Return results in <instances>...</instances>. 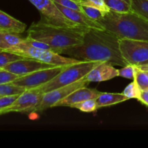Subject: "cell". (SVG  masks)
<instances>
[{"instance_id":"17","label":"cell","mask_w":148,"mask_h":148,"mask_svg":"<svg viewBox=\"0 0 148 148\" xmlns=\"http://www.w3.org/2000/svg\"><path fill=\"white\" fill-rule=\"evenodd\" d=\"M106 4L111 11L116 12H131V0H104Z\"/></svg>"},{"instance_id":"18","label":"cell","mask_w":148,"mask_h":148,"mask_svg":"<svg viewBox=\"0 0 148 148\" xmlns=\"http://www.w3.org/2000/svg\"><path fill=\"white\" fill-rule=\"evenodd\" d=\"M132 11L148 21V0H131Z\"/></svg>"},{"instance_id":"26","label":"cell","mask_w":148,"mask_h":148,"mask_svg":"<svg viewBox=\"0 0 148 148\" xmlns=\"http://www.w3.org/2000/svg\"><path fill=\"white\" fill-rule=\"evenodd\" d=\"M25 41L27 42V43H29L31 46H34V47L38 48V49H43V50H48L51 51H53L55 53H57L61 54V51H62V49H59V48L54 47V46H52L51 45L48 44V43H44V42L39 41V40H33V39H29L26 38Z\"/></svg>"},{"instance_id":"15","label":"cell","mask_w":148,"mask_h":148,"mask_svg":"<svg viewBox=\"0 0 148 148\" xmlns=\"http://www.w3.org/2000/svg\"><path fill=\"white\" fill-rule=\"evenodd\" d=\"M26 27L25 23L0 10V31L21 34Z\"/></svg>"},{"instance_id":"29","label":"cell","mask_w":148,"mask_h":148,"mask_svg":"<svg viewBox=\"0 0 148 148\" xmlns=\"http://www.w3.org/2000/svg\"><path fill=\"white\" fill-rule=\"evenodd\" d=\"M20 77L4 69H0V85L11 83Z\"/></svg>"},{"instance_id":"22","label":"cell","mask_w":148,"mask_h":148,"mask_svg":"<svg viewBox=\"0 0 148 148\" xmlns=\"http://www.w3.org/2000/svg\"><path fill=\"white\" fill-rule=\"evenodd\" d=\"M71 108H77V109H79V111L85 113L94 112V111L98 109L96 99H95V98L86 100V101H82V102L74 104L71 106Z\"/></svg>"},{"instance_id":"9","label":"cell","mask_w":148,"mask_h":148,"mask_svg":"<svg viewBox=\"0 0 148 148\" xmlns=\"http://www.w3.org/2000/svg\"><path fill=\"white\" fill-rule=\"evenodd\" d=\"M66 66H53L47 69H40L25 76L20 77L12 83L24 88L25 90L38 88L47 83L59 73H60Z\"/></svg>"},{"instance_id":"36","label":"cell","mask_w":148,"mask_h":148,"mask_svg":"<svg viewBox=\"0 0 148 148\" xmlns=\"http://www.w3.org/2000/svg\"><path fill=\"white\" fill-rule=\"evenodd\" d=\"M0 97H1V96H0Z\"/></svg>"},{"instance_id":"13","label":"cell","mask_w":148,"mask_h":148,"mask_svg":"<svg viewBox=\"0 0 148 148\" xmlns=\"http://www.w3.org/2000/svg\"><path fill=\"white\" fill-rule=\"evenodd\" d=\"M101 93V92L95 89H90L87 87H83V88H80L72 92L66 98L55 104L53 107H71L74 104L82 102V101H85L86 100L93 99V98L96 99Z\"/></svg>"},{"instance_id":"5","label":"cell","mask_w":148,"mask_h":148,"mask_svg":"<svg viewBox=\"0 0 148 148\" xmlns=\"http://www.w3.org/2000/svg\"><path fill=\"white\" fill-rule=\"evenodd\" d=\"M5 51L12 52L25 58L36 59L43 63L49 64L56 66H68L80 62L79 59L62 56V54L55 53L53 51L38 49L27 43L25 40L23 43L9 48Z\"/></svg>"},{"instance_id":"1","label":"cell","mask_w":148,"mask_h":148,"mask_svg":"<svg viewBox=\"0 0 148 148\" xmlns=\"http://www.w3.org/2000/svg\"><path fill=\"white\" fill-rule=\"evenodd\" d=\"M120 39L106 29L88 28L82 43L62 49L61 54L87 62H105L112 65L128 64L121 54Z\"/></svg>"},{"instance_id":"33","label":"cell","mask_w":148,"mask_h":148,"mask_svg":"<svg viewBox=\"0 0 148 148\" xmlns=\"http://www.w3.org/2000/svg\"><path fill=\"white\" fill-rule=\"evenodd\" d=\"M9 48H10V46H9L6 43V42L4 41L1 31H0V50H7Z\"/></svg>"},{"instance_id":"12","label":"cell","mask_w":148,"mask_h":148,"mask_svg":"<svg viewBox=\"0 0 148 148\" xmlns=\"http://www.w3.org/2000/svg\"><path fill=\"white\" fill-rule=\"evenodd\" d=\"M119 77V69L108 62H101L85 76L87 80L91 82H103Z\"/></svg>"},{"instance_id":"14","label":"cell","mask_w":148,"mask_h":148,"mask_svg":"<svg viewBox=\"0 0 148 148\" xmlns=\"http://www.w3.org/2000/svg\"><path fill=\"white\" fill-rule=\"evenodd\" d=\"M56 4L58 8L60 10V11L69 20H70L73 23H76L78 25L85 27H89V28L104 29L98 22L95 21V20L88 17L82 12L66 8V7H63V6L60 5V4H57V3H56Z\"/></svg>"},{"instance_id":"21","label":"cell","mask_w":148,"mask_h":148,"mask_svg":"<svg viewBox=\"0 0 148 148\" xmlns=\"http://www.w3.org/2000/svg\"><path fill=\"white\" fill-rule=\"evenodd\" d=\"M81 10L88 17L97 22L101 20L106 14L101 10L92 6L81 5Z\"/></svg>"},{"instance_id":"6","label":"cell","mask_w":148,"mask_h":148,"mask_svg":"<svg viewBox=\"0 0 148 148\" xmlns=\"http://www.w3.org/2000/svg\"><path fill=\"white\" fill-rule=\"evenodd\" d=\"M88 83L89 82L87 80L86 78L84 77L70 85L45 92L44 94H43V96L40 98L38 104L32 110L30 113L38 112V111L40 112L49 108H53L55 104L66 98L75 90L80 88L87 87Z\"/></svg>"},{"instance_id":"25","label":"cell","mask_w":148,"mask_h":148,"mask_svg":"<svg viewBox=\"0 0 148 148\" xmlns=\"http://www.w3.org/2000/svg\"><path fill=\"white\" fill-rule=\"evenodd\" d=\"M134 80L136 81L141 90H148V74L147 72L141 70L137 67Z\"/></svg>"},{"instance_id":"10","label":"cell","mask_w":148,"mask_h":148,"mask_svg":"<svg viewBox=\"0 0 148 148\" xmlns=\"http://www.w3.org/2000/svg\"><path fill=\"white\" fill-rule=\"evenodd\" d=\"M43 93L38 88L26 90L19 95L10 106L0 112V115L10 112H22L28 114L38 104Z\"/></svg>"},{"instance_id":"24","label":"cell","mask_w":148,"mask_h":148,"mask_svg":"<svg viewBox=\"0 0 148 148\" xmlns=\"http://www.w3.org/2000/svg\"><path fill=\"white\" fill-rule=\"evenodd\" d=\"M1 33L4 41L10 46V48L14 46H17V45L24 42L25 40V38H23L21 36H19V34H16V33H7V32L1 31Z\"/></svg>"},{"instance_id":"2","label":"cell","mask_w":148,"mask_h":148,"mask_svg":"<svg viewBox=\"0 0 148 148\" xmlns=\"http://www.w3.org/2000/svg\"><path fill=\"white\" fill-rule=\"evenodd\" d=\"M89 27H66L56 25L41 17L27 30V38L44 42L54 47L64 49L82 43L84 34Z\"/></svg>"},{"instance_id":"35","label":"cell","mask_w":148,"mask_h":148,"mask_svg":"<svg viewBox=\"0 0 148 148\" xmlns=\"http://www.w3.org/2000/svg\"><path fill=\"white\" fill-rule=\"evenodd\" d=\"M147 74H148V72H147Z\"/></svg>"},{"instance_id":"7","label":"cell","mask_w":148,"mask_h":148,"mask_svg":"<svg viewBox=\"0 0 148 148\" xmlns=\"http://www.w3.org/2000/svg\"><path fill=\"white\" fill-rule=\"evenodd\" d=\"M121 54L128 64H143L148 61V41L120 39Z\"/></svg>"},{"instance_id":"16","label":"cell","mask_w":148,"mask_h":148,"mask_svg":"<svg viewBox=\"0 0 148 148\" xmlns=\"http://www.w3.org/2000/svg\"><path fill=\"white\" fill-rule=\"evenodd\" d=\"M129 98L124 93H111V92H101L96 98L97 108L111 106L120 103L128 101Z\"/></svg>"},{"instance_id":"8","label":"cell","mask_w":148,"mask_h":148,"mask_svg":"<svg viewBox=\"0 0 148 148\" xmlns=\"http://www.w3.org/2000/svg\"><path fill=\"white\" fill-rule=\"evenodd\" d=\"M41 13V17L49 23L61 27H82L67 18L52 0H28Z\"/></svg>"},{"instance_id":"20","label":"cell","mask_w":148,"mask_h":148,"mask_svg":"<svg viewBox=\"0 0 148 148\" xmlns=\"http://www.w3.org/2000/svg\"><path fill=\"white\" fill-rule=\"evenodd\" d=\"M25 57L5 50H0V69H3L9 64Z\"/></svg>"},{"instance_id":"23","label":"cell","mask_w":148,"mask_h":148,"mask_svg":"<svg viewBox=\"0 0 148 148\" xmlns=\"http://www.w3.org/2000/svg\"><path fill=\"white\" fill-rule=\"evenodd\" d=\"M141 89L139 88L138 85L137 84L135 80L133 79V82L129 84L124 89V95L127 96L129 99L131 98H136L138 100L141 94Z\"/></svg>"},{"instance_id":"31","label":"cell","mask_w":148,"mask_h":148,"mask_svg":"<svg viewBox=\"0 0 148 148\" xmlns=\"http://www.w3.org/2000/svg\"><path fill=\"white\" fill-rule=\"evenodd\" d=\"M52 1H54L55 3H57V4L63 6V7H66V8L82 12L80 4H78L77 2H76L74 0H52Z\"/></svg>"},{"instance_id":"4","label":"cell","mask_w":148,"mask_h":148,"mask_svg":"<svg viewBox=\"0 0 148 148\" xmlns=\"http://www.w3.org/2000/svg\"><path fill=\"white\" fill-rule=\"evenodd\" d=\"M100 62H101L80 61L78 63L68 65L51 80L36 88L44 94L49 91L70 85L85 77L91 69H93Z\"/></svg>"},{"instance_id":"3","label":"cell","mask_w":148,"mask_h":148,"mask_svg":"<svg viewBox=\"0 0 148 148\" xmlns=\"http://www.w3.org/2000/svg\"><path fill=\"white\" fill-rule=\"evenodd\" d=\"M98 23L119 39L148 41V21L136 13L108 11Z\"/></svg>"},{"instance_id":"11","label":"cell","mask_w":148,"mask_h":148,"mask_svg":"<svg viewBox=\"0 0 148 148\" xmlns=\"http://www.w3.org/2000/svg\"><path fill=\"white\" fill-rule=\"evenodd\" d=\"M53 66H56L43 63V62L36 60V59L25 58V59L15 61V62L9 64L3 69L9 71L14 75H18L19 77H23L32 73V72H36V71L47 69V68L53 67Z\"/></svg>"},{"instance_id":"32","label":"cell","mask_w":148,"mask_h":148,"mask_svg":"<svg viewBox=\"0 0 148 148\" xmlns=\"http://www.w3.org/2000/svg\"><path fill=\"white\" fill-rule=\"evenodd\" d=\"M138 101H140L142 103L148 106V90L141 91V94H140Z\"/></svg>"},{"instance_id":"34","label":"cell","mask_w":148,"mask_h":148,"mask_svg":"<svg viewBox=\"0 0 148 148\" xmlns=\"http://www.w3.org/2000/svg\"><path fill=\"white\" fill-rule=\"evenodd\" d=\"M143 64H148V61H147V62H145V63H143ZM139 65H140V64H139Z\"/></svg>"},{"instance_id":"27","label":"cell","mask_w":148,"mask_h":148,"mask_svg":"<svg viewBox=\"0 0 148 148\" xmlns=\"http://www.w3.org/2000/svg\"><path fill=\"white\" fill-rule=\"evenodd\" d=\"M80 5H88L95 7L97 8L102 10L104 13L108 12L110 11L109 9L106 4L104 0H74Z\"/></svg>"},{"instance_id":"30","label":"cell","mask_w":148,"mask_h":148,"mask_svg":"<svg viewBox=\"0 0 148 148\" xmlns=\"http://www.w3.org/2000/svg\"><path fill=\"white\" fill-rule=\"evenodd\" d=\"M18 96L19 95H14L0 97V112L10 106Z\"/></svg>"},{"instance_id":"28","label":"cell","mask_w":148,"mask_h":148,"mask_svg":"<svg viewBox=\"0 0 148 148\" xmlns=\"http://www.w3.org/2000/svg\"><path fill=\"white\" fill-rule=\"evenodd\" d=\"M137 69V65L127 64V66H123L121 69H119V77L129 79H134Z\"/></svg>"},{"instance_id":"19","label":"cell","mask_w":148,"mask_h":148,"mask_svg":"<svg viewBox=\"0 0 148 148\" xmlns=\"http://www.w3.org/2000/svg\"><path fill=\"white\" fill-rule=\"evenodd\" d=\"M25 90L24 88L16 85L13 83L1 84L0 85V96H7V95H20Z\"/></svg>"}]
</instances>
